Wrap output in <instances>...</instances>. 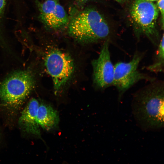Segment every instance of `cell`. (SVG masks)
I'll return each instance as SVG.
<instances>
[{"mask_svg":"<svg viewBox=\"0 0 164 164\" xmlns=\"http://www.w3.org/2000/svg\"><path fill=\"white\" fill-rule=\"evenodd\" d=\"M36 119L39 126L46 130L56 127L59 121L57 111L50 105L45 104L39 105Z\"/></svg>","mask_w":164,"mask_h":164,"instance_id":"30bf717a","label":"cell"},{"mask_svg":"<svg viewBox=\"0 0 164 164\" xmlns=\"http://www.w3.org/2000/svg\"><path fill=\"white\" fill-rule=\"evenodd\" d=\"M35 84V77L30 70L12 72L0 84V100L10 106L20 104L30 94Z\"/></svg>","mask_w":164,"mask_h":164,"instance_id":"3957f363","label":"cell"},{"mask_svg":"<svg viewBox=\"0 0 164 164\" xmlns=\"http://www.w3.org/2000/svg\"><path fill=\"white\" fill-rule=\"evenodd\" d=\"M76 2L79 3H83L87 0H75Z\"/></svg>","mask_w":164,"mask_h":164,"instance_id":"5bb4252c","label":"cell"},{"mask_svg":"<svg viewBox=\"0 0 164 164\" xmlns=\"http://www.w3.org/2000/svg\"><path fill=\"white\" fill-rule=\"evenodd\" d=\"M157 6L159 11L160 12L162 17V26H163L164 22V0H158L157 1Z\"/></svg>","mask_w":164,"mask_h":164,"instance_id":"7c38bea8","label":"cell"},{"mask_svg":"<svg viewBox=\"0 0 164 164\" xmlns=\"http://www.w3.org/2000/svg\"><path fill=\"white\" fill-rule=\"evenodd\" d=\"M109 46L108 41L107 40L98 57L92 62L94 82L102 89L113 85L114 67L111 60Z\"/></svg>","mask_w":164,"mask_h":164,"instance_id":"52a82bcc","label":"cell"},{"mask_svg":"<svg viewBox=\"0 0 164 164\" xmlns=\"http://www.w3.org/2000/svg\"><path fill=\"white\" fill-rule=\"evenodd\" d=\"M159 13L156 5L146 0H135L130 9L134 22L152 41L153 37L157 36L156 26Z\"/></svg>","mask_w":164,"mask_h":164,"instance_id":"8992f818","label":"cell"},{"mask_svg":"<svg viewBox=\"0 0 164 164\" xmlns=\"http://www.w3.org/2000/svg\"><path fill=\"white\" fill-rule=\"evenodd\" d=\"M135 92L132 103V114L137 125L145 131L164 127L163 82L155 81Z\"/></svg>","mask_w":164,"mask_h":164,"instance_id":"6da1fadb","label":"cell"},{"mask_svg":"<svg viewBox=\"0 0 164 164\" xmlns=\"http://www.w3.org/2000/svg\"><path fill=\"white\" fill-rule=\"evenodd\" d=\"M44 60L47 71L53 81L54 93L57 94L74 72L73 60L67 53L52 48L46 53Z\"/></svg>","mask_w":164,"mask_h":164,"instance_id":"277c9868","label":"cell"},{"mask_svg":"<svg viewBox=\"0 0 164 164\" xmlns=\"http://www.w3.org/2000/svg\"><path fill=\"white\" fill-rule=\"evenodd\" d=\"M39 105L36 99H31L22 111L19 120V124L24 130L37 135H40V133L36 119Z\"/></svg>","mask_w":164,"mask_h":164,"instance_id":"9c48e42d","label":"cell"},{"mask_svg":"<svg viewBox=\"0 0 164 164\" xmlns=\"http://www.w3.org/2000/svg\"><path fill=\"white\" fill-rule=\"evenodd\" d=\"M164 36L163 34L159 44L153 63L147 67L152 72L157 73L163 71L164 65Z\"/></svg>","mask_w":164,"mask_h":164,"instance_id":"8fae6325","label":"cell"},{"mask_svg":"<svg viewBox=\"0 0 164 164\" xmlns=\"http://www.w3.org/2000/svg\"><path fill=\"white\" fill-rule=\"evenodd\" d=\"M146 0L152 2L153 1H157L158 0Z\"/></svg>","mask_w":164,"mask_h":164,"instance_id":"2e32d148","label":"cell"},{"mask_svg":"<svg viewBox=\"0 0 164 164\" xmlns=\"http://www.w3.org/2000/svg\"><path fill=\"white\" fill-rule=\"evenodd\" d=\"M6 4V0H0V24Z\"/></svg>","mask_w":164,"mask_h":164,"instance_id":"4fadbf2b","label":"cell"},{"mask_svg":"<svg viewBox=\"0 0 164 164\" xmlns=\"http://www.w3.org/2000/svg\"><path fill=\"white\" fill-rule=\"evenodd\" d=\"M119 3H122L125 1V0H113Z\"/></svg>","mask_w":164,"mask_h":164,"instance_id":"9a60e30c","label":"cell"},{"mask_svg":"<svg viewBox=\"0 0 164 164\" xmlns=\"http://www.w3.org/2000/svg\"><path fill=\"white\" fill-rule=\"evenodd\" d=\"M39 9L41 20L50 28L60 29L68 25V16L56 0H46L40 4Z\"/></svg>","mask_w":164,"mask_h":164,"instance_id":"ba28073f","label":"cell"},{"mask_svg":"<svg viewBox=\"0 0 164 164\" xmlns=\"http://www.w3.org/2000/svg\"><path fill=\"white\" fill-rule=\"evenodd\" d=\"M143 56V53L137 51L129 62H119L114 65L113 86L118 91L119 100L127 90L138 82L144 80L151 82L155 80V77L138 70V66Z\"/></svg>","mask_w":164,"mask_h":164,"instance_id":"5b68a950","label":"cell"},{"mask_svg":"<svg viewBox=\"0 0 164 164\" xmlns=\"http://www.w3.org/2000/svg\"><path fill=\"white\" fill-rule=\"evenodd\" d=\"M68 32L76 41L83 43L104 39L110 33L109 26L103 16L94 9L82 10L69 21Z\"/></svg>","mask_w":164,"mask_h":164,"instance_id":"7a4b0ae2","label":"cell"}]
</instances>
